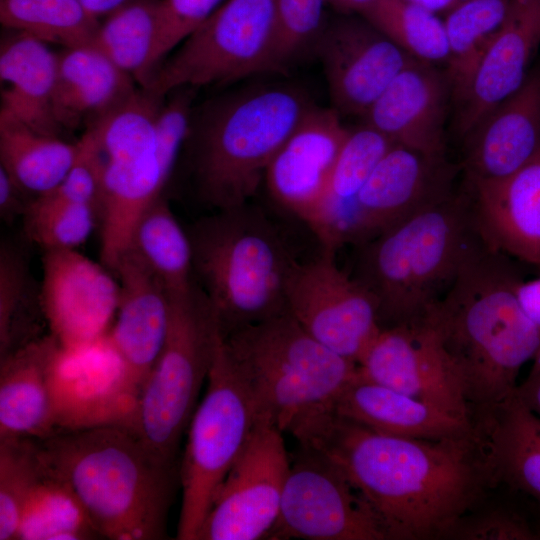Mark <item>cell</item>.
I'll return each instance as SVG.
<instances>
[{"label":"cell","mask_w":540,"mask_h":540,"mask_svg":"<svg viewBox=\"0 0 540 540\" xmlns=\"http://www.w3.org/2000/svg\"><path fill=\"white\" fill-rule=\"evenodd\" d=\"M349 131L336 109L314 105L266 170L264 182L272 199L309 228L318 216Z\"/></svg>","instance_id":"obj_17"},{"label":"cell","mask_w":540,"mask_h":540,"mask_svg":"<svg viewBox=\"0 0 540 540\" xmlns=\"http://www.w3.org/2000/svg\"><path fill=\"white\" fill-rule=\"evenodd\" d=\"M275 19L276 0H225L161 63L145 88L165 96L180 87L269 72Z\"/></svg>","instance_id":"obj_10"},{"label":"cell","mask_w":540,"mask_h":540,"mask_svg":"<svg viewBox=\"0 0 540 540\" xmlns=\"http://www.w3.org/2000/svg\"><path fill=\"white\" fill-rule=\"evenodd\" d=\"M97 210L52 193L35 196L22 216L26 238L43 250L76 249L95 228Z\"/></svg>","instance_id":"obj_39"},{"label":"cell","mask_w":540,"mask_h":540,"mask_svg":"<svg viewBox=\"0 0 540 540\" xmlns=\"http://www.w3.org/2000/svg\"><path fill=\"white\" fill-rule=\"evenodd\" d=\"M45 316L41 284L26 254L12 242L0 246V359L40 337Z\"/></svg>","instance_id":"obj_35"},{"label":"cell","mask_w":540,"mask_h":540,"mask_svg":"<svg viewBox=\"0 0 540 540\" xmlns=\"http://www.w3.org/2000/svg\"><path fill=\"white\" fill-rule=\"evenodd\" d=\"M331 410L373 431L407 438L439 439L474 432V420L456 416L356 374Z\"/></svg>","instance_id":"obj_27"},{"label":"cell","mask_w":540,"mask_h":540,"mask_svg":"<svg viewBox=\"0 0 540 540\" xmlns=\"http://www.w3.org/2000/svg\"><path fill=\"white\" fill-rule=\"evenodd\" d=\"M326 0H276L275 34L269 72L284 71L324 28Z\"/></svg>","instance_id":"obj_41"},{"label":"cell","mask_w":540,"mask_h":540,"mask_svg":"<svg viewBox=\"0 0 540 540\" xmlns=\"http://www.w3.org/2000/svg\"><path fill=\"white\" fill-rule=\"evenodd\" d=\"M540 43V0H513L462 97L458 129L469 136L503 100L520 88Z\"/></svg>","instance_id":"obj_22"},{"label":"cell","mask_w":540,"mask_h":540,"mask_svg":"<svg viewBox=\"0 0 540 540\" xmlns=\"http://www.w3.org/2000/svg\"><path fill=\"white\" fill-rule=\"evenodd\" d=\"M41 302L51 334L67 353L97 345L116 317L119 282L76 249L44 250Z\"/></svg>","instance_id":"obj_15"},{"label":"cell","mask_w":540,"mask_h":540,"mask_svg":"<svg viewBox=\"0 0 540 540\" xmlns=\"http://www.w3.org/2000/svg\"><path fill=\"white\" fill-rule=\"evenodd\" d=\"M134 78L92 46L57 54L53 111L61 129L89 127L131 94Z\"/></svg>","instance_id":"obj_28"},{"label":"cell","mask_w":540,"mask_h":540,"mask_svg":"<svg viewBox=\"0 0 540 540\" xmlns=\"http://www.w3.org/2000/svg\"><path fill=\"white\" fill-rule=\"evenodd\" d=\"M129 248L157 275L169 297L187 296L196 289L190 239L163 194L138 220Z\"/></svg>","instance_id":"obj_32"},{"label":"cell","mask_w":540,"mask_h":540,"mask_svg":"<svg viewBox=\"0 0 540 540\" xmlns=\"http://www.w3.org/2000/svg\"><path fill=\"white\" fill-rule=\"evenodd\" d=\"M392 144L367 124L349 131L332 170L318 216L310 228L322 249L336 252L349 243L359 193Z\"/></svg>","instance_id":"obj_30"},{"label":"cell","mask_w":540,"mask_h":540,"mask_svg":"<svg viewBox=\"0 0 540 540\" xmlns=\"http://www.w3.org/2000/svg\"><path fill=\"white\" fill-rule=\"evenodd\" d=\"M57 54L48 45L18 32L0 49L1 110L32 130L59 137L53 111Z\"/></svg>","instance_id":"obj_29"},{"label":"cell","mask_w":540,"mask_h":540,"mask_svg":"<svg viewBox=\"0 0 540 540\" xmlns=\"http://www.w3.org/2000/svg\"><path fill=\"white\" fill-rule=\"evenodd\" d=\"M413 58L447 62L448 42L438 15L407 0H380L360 15Z\"/></svg>","instance_id":"obj_38"},{"label":"cell","mask_w":540,"mask_h":540,"mask_svg":"<svg viewBox=\"0 0 540 540\" xmlns=\"http://www.w3.org/2000/svg\"><path fill=\"white\" fill-rule=\"evenodd\" d=\"M160 28V0H141L113 11L100 22L90 46L140 85L153 76V54Z\"/></svg>","instance_id":"obj_33"},{"label":"cell","mask_w":540,"mask_h":540,"mask_svg":"<svg viewBox=\"0 0 540 540\" xmlns=\"http://www.w3.org/2000/svg\"><path fill=\"white\" fill-rule=\"evenodd\" d=\"M290 466L283 432L258 422L218 487L197 540L268 539Z\"/></svg>","instance_id":"obj_12"},{"label":"cell","mask_w":540,"mask_h":540,"mask_svg":"<svg viewBox=\"0 0 540 540\" xmlns=\"http://www.w3.org/2000/svg\"><path fill=\"white\" fill-rule=\"evenodd\" d=\"M313 106L297 87L266 85L225 95L193 114L184 146L199 200L214 211L249 203Z\"/></svg>","instance_id":"obj_5"},{"label":"cell","mask_w":540,"mask_h":540,"mask_svg":"<svg viewBox=\"0 0 540 540\" xmlns=\"http://www.w3.org/2000/svg\"><path fill=\"white\" fill-rule=\"evenodd\" d=\"M195 92L194 87L172 90L165 95L156 116V155L167 182L189 133Z\"/></svg>","instance_id":"obj_43"},{"label":"cell","mask_w":540,"mask_h":540,"mask_svg":"<svg viewBox=\"0 0 540 540\" xmlns=\"http://www.w3.org/2000/svg\"><path fill=\"white\" fill-rule=\"evenodd\" d=\"M98 152L103 161L100 257L101 263L114 272L120 257L129 248L138 220L163 194L167 181L156 150L110 155Z\"/></svg>","instance_id":"obj_25"},{"label":"cell","mask_w":540,"mask_h":540,"mask_svg":"<svg viewBox=\"0 0 540 540\" xmlns=\"http://www.w3.org/2000/svg\"><path fill=\"white\" fill-rule=\"evenodd\" d=\"M28 194L0 167V216L5 222L22 218L33 199H28Z\"/></svg>","instance_id":"obj_45"},{"label":"cell","mask_w":540,"mask_h":540,"mask_svg":"<svg viewBox=\"0 0 540 540\" xmlns=\"http://www.w3.org/2000/svg\"><path fill=\"white\" fill-rule=\"evenodd\" d=\"M257 424L248 392L219 335L205 395L187 429L177 539L197 540L218 487Z\"/></svg>","instance_id":"obj_9"},{"label":"cell","mask_w":540,"mask_h":540,"mask_svg":"<svg viewBox=\"0 0 540 540\" xmlns=\"http://www.w3.org/2000/svg\"><path fill=\"white\" fill-rule=\"evenodd\" d=\"M507 255L484 243L423 317L438 335L474 413L512 395L540 347V332L515 295L520 279Z\"/></svg>","instance_id":"obj_2"},{"label":"cell","mask_w":540,"mask_h":540,"mask_svg":"<svg viewBox=\"0 0 540 540\" xmlns=\"http://www.w3.org/2000/svg\"><path fill=\"white\" fill-rule=\"evenodd\" d=\"M371 382L474 420L458 373L425 319L381 328L357 361Z\"/></svg>","instance_id":"obj_14"},{"label":"cell","mask_w":540,"mask_h":540,"mask_svg":"<svg viewBox=\"0 0 540 540\" xmlns=\"http://www.w3.org/2000/svg\"><path fill=\"white\" fill-rule=\"evenodd\" d=\"M474 426L492 485L506 484L540 507V418L515 391L476 412Z\"/></svg>","instance_id":"obj_26"},{"label":"cell","mask_w":540,"mask_h":540,"mask_svg":"<svg viewBox=\"0 0 540 540\" xmlns=\"http://www.w3.org/2000/svg\"><path fill=\"white\" fill-rule=\"evenodd\" d=\"M469 137V180L501 179L530 161L540 150V72L527 76Z\"/></svg>","instance_id":"obj_23"},{"label":"cell","mask_w":540,"mask_h":540,"mask_svg":"<svg viewBox=\"0 0 540 540\" xmlns=\"http://www.w3.org/2000/svg\"><path fill=\"white\" fill-rule=\"evenodd\" d=\"M222 339L258 422L283 433L331 410L357 374L355 362L321 344L288 310Z\"/></svg>","instance_id":"obj_7"},{"label":"cell","mask_w":540,"mask_h":540,"mask_svg":"<svg viewBox=\"0 0 540 540\" xmlns=\"http://www.w3.org/2000/svg\"><path fill=\"white\" fill-rule=\"evenodd\" d=\"M516 393L525 406L540 418V373L531 374L518 384Z\"/></svg>","instance_id":"obj_47"},{"label":"cell","mask_w":540,"mask_h":540,"mask_svg":"<svg viewBox=\"0 0 540 540\" xmlns=\"http://www.w3.org/2000/svg\"><path fill=\"white\" fill-rule=\"evenodd\" d=\"M532 361H533V363H532L530 373L531 374L540 373V347L537 350V352H536L535 356L533 357Z\"/></svg>","instance_id":"obj_51"},{"label":"cell","mask_w":540,"mask_h":540,"mask_svg":"<svg viewBox=\"0 0 540 540\" xmlns=\"http://www.w3.org/2000/svg\"><path fill=\"white\" fill-rule=\"evenodd\" d=\"M446 95L432 64L414 59L370 106L365 124L394 144L444 159Z\"/></svg>","instance_id":"obj_21"},{"label":"cell","mask_w":540,"mask_h":540,"mask_svg":"<svg viewBox=\"0 0 540 540\" xmlns=\"http://www.w3.org/2000/svg\"><path fill=\"white\" fill-rule=\"evenodd\" d=\"M479 236L490 249L540 267V150L497 180H469Z\"/></svg>","instance_id":"obj_20"},{"label":"cell","mask_w":540,"mask_h":540,"mask_svg":"<svg viewBox=\"0 0 540 540\" xmlns=\"http://www.w3.org/2000/svg\"><path fill=\"white\" fill-rule=\"evenodd\" d=\"M120 285L116 321L106 337L141 392L166 339L170 302L157 275L128 248L114 270Z\"/></svg>","instance_id":"obj_19"},{"label":"cell","mask_w":540,"mask_h":540,"mask_svg":"<svg viewBox=\"0 0 540 540\" xmlns=\"http://www.w3.org/2000/svg\"><path fill=\"white\" fill-rule=\"evenodd\" d=\"M483 244L469 195L450 193L358 245L353 277L382 328L423 319Z\"/></svg>","instance_id":"obj_4"},{"label":"cell","mask_w":540,"mask_h":540,"mask_svg":"<svg viewBox=\"0 0 540 540\" xmlns=\"http://www.w3.org/2000/svg\"><path fill=\"white\" fill-rule=\"evenodd\" d=\"M379 1L380 0H326L327 5L342 15H351L354 13L362 15Z\"/></svg>","instance_id":"obj_49"},{"label":"cell","mask_w":540,"mask_h":540,"mask_svg":"<svg viewBox=\"0 0 540 540\" xmlns=\"http://www.w3.org/2000/svg\"><path fill=\"white\" fill-rule=\"evenodd\" d=\"M335 256L322 249L318 257L295 263L286 285L287 310L321 344L357 364L382 327L373 298Z\"/></svg>","instance_id":"obj_13"},{"label":"cell","mask_w":540,"mask_h":540,"mask_svg":"<svg viewBox=\"0 0 540 540\" xmlns=\"http://www.w3.org/2000/svg\"><path fill=\"white\" fill-rule=\"evenodd\" d=\"M43 467L38 439H0V540H15L24 506Z\"/></svg>","instance_id":"obj_40"},{"label":"cell","mask_w":540,"mask_h":540,"mask_svg":"<svg viewBox=\"0 0 540 540\" xmlns=\"http://www.w3.org/2000/svg\"><path fill=\"white\" fill-rule=\"evenodd\" d=\"M436 15L447 14L464 0H407Z\"/></svg>","instance_id":"obj_50"},{"label":"cell","mask_w":540,"mask_h":540,"mask_svg":"<svg viewBox=\"0 0 540 540\" xmlns=\"http://www.w3.org/2000/svg\"><path fill=\"white\" fill-rule=\"evenodd\" d=\"M43 463L41 477L24 506L15 540L102 538L71 486L44 459Z\"/></svg>","instance_id":"obj_34"},{"label":"cell","mask_w":540,"mask_h":540,"mask_svg":"<svg viewBox=\"0 0 540 540\" xmlns=\"http://www.w3.org/2000/svg\"><path fill=\"white\" fill-rule=\"evenodd\" d=\"M0 22L64 49L90 46L100 24L81 0H0Z\"/></svg>","instance_id":"obj_37"},{"label":"cell","mask_w":540,"mask_h":540,"mask_svg":"<svg viewBox=\"0 0 540 540\" xmlns=\"http://www.w3.org/2000/svg\"><path fill=\"white\" fill-rule=\"evenodd\" d=\"M448 182L444 159L393 143L359 193L349 243L361 245L450 194Z\"/></svg>","instance_id":"obj_18"},{"label":"cell","mask_w":540,"mask_h":540,"mask_svg":"<svg viewBox=\"0 0 540 540\" xmlns=\"http://www.w3.org/2000/svg\"><path fill=\"white\" fill-rule=\"evenodd\" d=\"M225 0H160V28L153 74L169 52L195 31Z\"/></svg>","instance_id":"obj_44"},{"label":"cell","mask_w":540,"mask_h":540,"mask_svg":"<svg viewBox=\"0 0 540 540\" xmlns=\"http://www.w3.org/2000/svg\"><path fill=\"white\" fill-rule=\"evenodd\" d=\"M289 432L344 474L387 540L444 539L493 487L475 430L439 439L399 437L324 410Z\"/></svg>","instance_id":"obj_1"},{"label":"cell","mask_w":540,"mask_h":540,"mask_svg":"<svg viewBox=\"0 0 540 540\" xmlns=\"http://www.w3.org/2000/svg\"><path fill=\"white\" fill-rule=\"evenodd\" d=\"M44 461L71 486L102 538H166L174 469L131 429H63L38 439Z\"/></svg>","instance_id":"obj_3"},{"label":"cell","mask_w":540,"mask_h":540,"mask_svg":"<svg viewBox=\"0 0 540 540\" xmlns=\"http://www.w3.org/2000/svg\"><path fill=\"white\" fill-rule=\"evenodd\" d=\"M513 0H464L443 20L448 42V74L459 100L497 31L505 21Z\"/></svg>","instance_id":"obj_36"},{"label":"cell","mask_w":540,"mask_h":540,"mask_svg":"<svg viewBox=\"0 0 540 540\" xmlns=\"http://www.w3.org/2000/svg\"><path fill=\"white\" fill-rule=\"evenodd\" d=\"M314 44L334 109L340 114L364 116L415 59L366 19L351 15L324 25Z\"/></svg>","instance_id":"obj_16"},{"label":"cell","mask_w":540,"mask_h":540,"mask_svg":"<svg viewBox=\"0 0 540 540\" xmlns=\"http://www.w3.org/2000/svg\"><path fill=\"white\" fill-rule=\"evenodd\" d=\"M444 539L540 540V519L510 506H477L458 519Z\"/></svg>","instance_id":"obj_42"},{"label":"cell","mask_w":540,"mask_h":540,"mask_svg":"<svg viewBox=\"0 0 540 540\" xmlns=\"http://www.w3.org/2000/svg\"><path fill=\"white\" fill-rule=\"evenodd\" d=\"M300 448L268 539L387 540L373 509L344 474L318 451Z\"/></svg>","instance_id":"obj_11"},{"label":"cell","mask_w":540,"mask_h":540,"mask_svg":"<svg viewBox=\"0 0 540 540\" xmlns=\"http://www.w3.org/2000/svg\"><path fill=\"white\" fill-rule=\"evenodd\" d=\"M78 153V142L40 134L0 111V167L29 194L39 196L58 186Z\"/></svg>","instance_id":"obj_31"},{"label":"cell","mask_w":540,"mask_h":540,"mask_svg":"<svg viewBox=\"0 0 540 540\" xmlns=\"http://www.w3.org/2000/svg\"><path fill=\"white\" fill-rule=\"evenodd\" d=\"M89 12L100 20L125 5L141 0H81Z\"/></svg>","instance_id":"obj_48"},{"label":"cell","mask_w":540,"mask_h":540,"mask_svg":"<svg viewBox=\"0 0 540 540\" xmlns=\"http://www.w3.org/2000/svg\"><path fill=\"white\" fill-rule=\"evenodd\" d=\"M186 231L196 284L222 338L287 311L286 285L297 261L260 209L249 202L217 210Z\"/></svg>","instance_id":"obj_6"},{"label":"cell","mask_w":540,"mask_h":540,"mask_svg":"<svg viewBox=\"0 0 540 540\" xmlns=\"http://www.w3.org/2000/svg\"><path fill=\"white\" fill-rule=\"evenodd\" d=\"M62 350L50 333L0 359V439H45L59 431L52 374Z\"/></svg>","instance_id":"obj_24"},{"label":"cell","mask_w":540,"mask_h":540,"mask_svg":"<svg viewBox=\"0 0 540 540\" xmlns=\"http://www.w3.org/2000/svg\"><path fill=\"white\" fill-rule=\"evenodd\" d=\"M518 303L540 332V275L530 279H519L515 285Z\"/></svg>","instance_id":"obj_46"},{"label":"cell","mask_w":540,"mask_h":540,"mask_svg":"<svg viewBox=\"0 0 540 540\" xmlns=\"http://www.w3.org/2000/svg\"><path fill=\"white\" fill-rule=\"evenodd\" d=\"M169 302L166 339L141 388L133 431L160 462L174 468L220 333L198 286Z\"/></svg>","instance_id":"obj_8"}]
</instances>
